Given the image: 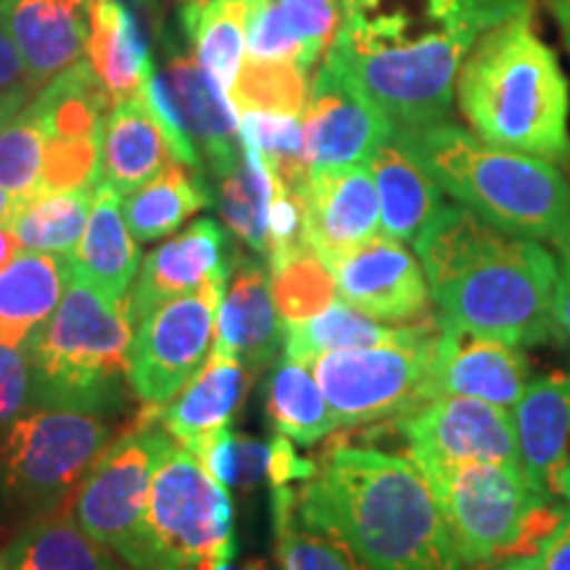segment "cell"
Wrapping results in <instances>:
<instances>
[{
	"instance_id": "1",
	"label": "cell",
	"mask_w": 570,
	"mask_h": 570,
	"mask_svg": "<svg viewBox=\"0 0 570 570\" xmlns=\"http://www.w3.org/2000/svg\"><path fill=\"white\" fill-rule=\"evenodd\" d=\"M298 515L336 533L370 570H465L431 483L415 462L333 444L296 489Z\"/></svg>"
},
{
	"instance_id": "2",
	"label": "cell",
	"mask_w": 570,
	"mask_h": 570,
	"mask_svg": "<svg viewBox=\"0 0 570 570\" xmlns=\"http://www.w3.org/2000/svg\"><path fill=\"white\" fill-rule=\"evenodd\" d=\"M458 104L481 140L547 161L570 159V90L558 56L523 13L489 30L460 69Z\"/></svg>"
},
{
	"instance_id": "3",
	"label": "cell",
	"mask_w": 570,
	"mask_h": 570,
	"mask_svg": "<svg viewBox=\"0 0 570 570\" xmlns=\"http://www.w3.org/2000/svg\"><path fill=\"white\" fill-rule=\"evenodd\" d=\"M454 202L520 238H570V185L552 161L508 151L452 122L394 132Z\"/></svg>"
},
{
	"instance_id": "4",
	"label": "cell",
	"mask_w": 570,
	"mask_h": 570,
	"mask_svg": "<svg viewBox=\"0 0 570 570\" xmlns=\"http://www.w3.org/2000/svg\"><path fill=\"white\" fill-rule=\"evenodd\" d=\"M132 333L130 294L117 298L71 273L56 312L27 341L35 404L96 415L117 407L130 365Z\"/></svg>"
},
{
	"instance_id": "5",
	"label": "cell",
	"mask_w": 570,
	"mask_h": 570,
	"mask_svg": "<svg viewBox=\"0 0 570 570\" xmlns=\"http://www.w3.org/2000/svg\"><path fill=\"white\" fill-rule=\"evenodd\" d=\"M560 269L539 240L499 233L452 281L431 291L441 327L479 333L512 346L562 338L554 317Z\"/></svg>"
},
{
	"instance_id": "6",
	"label": "cell",
	"mask_w": 570,
	"mask_h": 570,
	"mask_svg": "<svg viewBox=\"0 0 570 570\" xmlns=\"http://www.w3.org/2000/svg\"><path fill=\"white\" fill-rule=\"evenodd\" d=\"M117 439L96 412L35 407L0 428V518L71 512L77 489Z\"/></svg>"
},
{
	"instance_id": "7",
	"label": "cell",
	"mask_w": 570,
	"mask_h": 570,
	"mask_svg": "<svg viewBox=\"0 0 570 570\" xmlns=\"http://www.w3.org/2000/svg\"><path fill=\"white\" fill-rule=\"evenodd\" d=\"M161 410L142 404L92 465L71 504L77 523L132 570H167L148 529L154 470L175 441L164 431Z\"/></svg>"
},
{
	"instance_id": "8",
	"label": "cell",
	"mask_w": 570,
	"mask_h": 570,
	"mask_svg": "<svg viewBox=\"0 0 570 570\" xmlns=\"http://www.w3.org/2000/svg\"><path fill=\"white\" fill-rule=\"evenodd\" d=\"M533 13V0H344L338 51L465 56L504 21Z\"/></svg>"
},
{
	"instance_id": "9",
	"label": "cell",
	"mask_w": 570,
	"mask_h": 570,
	"mask_svg": "<svg viewBox=\"0 0 570 570\" xmlns=\"http://www.w3.org/2000/svg\"><path fill=\"white\" fill-rule=\"evenodd\" d=\"M148 529L167 570L223 566L235 560V510L223 487L194 452L173 441L154 470Z\"/></svg>"
},
{
	"instance_id": "10",
	"label": "cell",
	"mask_w": 570,
	"mask_h": 570,
	"mask_svg": "<svg viewBox=\"0 0 570 570\" xmlns=\"http://www.w3.org/2000/svg\"><path fill=\"white\" fill-rule=\"evenodd\" d=\"M465 568L515 558L531 512L547 502L520 465L468 462L423 473Z\"/></svg>"
},
{
	"instance_id": "11",
	"label": "cell",
	"mask_w": 570,
	"mask_h": 570,
	"mask_svg": "<svg viewBox=\"0 0 570 570\" xmlns=\"http://www.w3.org/2000/svg\"><path fill=\"white\" fill-rule=\"evenodd\" d=\"M439 333L410 344L344 348L315 356L309 367L338 428L404 417L431 402L428 375Z\"/></svg>"
},
{
	"instance_id": "12",
	"label": "cell",
	"mask_w": 570,
	"mask_h": 570,
	"mask_svg": "<svg viewBox=\"0 0 570 570\" xmlns=\"http://www.w3.org/2000/svg\"><path fill=\"white\" fill-rule=\"evenodd\" d=\"M227 273L214 275L202 288L175 296L135 323L127 381L148 407H167L188 386L214 344L217 309Z\"/></svg>"
},
{
	"instance_id": "13",
	"label": "cell",
	"mask_w": 570,
	"mask_h": 570,
	"mask_svg": "<svg viewBox=\"0 0 570 570\" xmlns=\"http://www.w3.org/2000/svg\"><path fill=\"white\" fill-rule=\"evenodd\" d=\"M399 428L407 441V458L423 473L468 462L520 465L512 412L483 399L436 396L404 415Z\"/></svg>"
},
{
	"instance_id": "14",
	"label": "cell",
	"mask_w": 570,
	"mask_h": 570,
	"mask_svg": "<svg viewBox=\"0 0 570 570\" xmlns=\"http://www.w3.org/2000/svg\"><path fill=\"white\" fill-rule=\"evenodd\" d=\"M302 127L309 169L367 164L396 132L386 114L327 56L312 80Z\"/></svg>"
},
{
	"instance_id": "15",
	"label": "cell",
	"mask_w": 570,
	"mask_h": 570,
	"mask_svg": "<svg viewBox=\"0 0 570 570\" xmlns=\"http://www.w3.org/2000/svg\"><path fill=\"white\" fill-rule=\"evenodd\" d=\"M338 298L383 323L407 325L431 317V285L425 269L404 244L377 235L331 265Z\"/></svg>"
},
{
	"instance_id": "16",
	"label": "cell",
	"mask_w": 570,
	"mask_h": 570,
	"mask_svg": "<svg viewBox=\"0 0 570 570\" xmlns=\"http://www.w3.org/2000/svg\"><path fill=\"white\" fill-rule=\"evenodd\" d=\"M298 198L304 238L325 265L381 235V198L370 164L312 169Z\"/></svg>"
},
{
	"instance_id": "17",
	"label": "cell",
	"mask_w": 570,
	"mask_h": 570,
	"mask_svg": "<svg viewBox=\"0 0 570 570\" xmlns=\"http://www.w3.org/2000/svg\"><path fill=\"white\" fill-rule=\"evenodd\" d=\"M531 383L518 346L479 333L441 327L431 356L428 396H470L512 410Z\"/></svg>"
},
{
	"instance_id": "18",
	"label": "cell",
	"mask_w": 570,
	"mask_h": 570,
	"mask_svg": "<svg viewBox=\"0 0 570 570\" xmlns=\"http://www.w3.org/2000/svg\"><path fill=\"white\" fill-rule=\"evenodd\" d=\"M156 82L180 132L196 148L202 167L206 161L217 177L230 173L244 151L238 109L230 101V92L214 80L194 53L173 56L164 71L156 75Z\"/></svg>"
},
{
	"instance_id": "19",
	"label": "cell",
	"mask_w": 570,
	"mask_h": 570,
	"mask_svg": "<svg viewBox=\"0 0 570 570\" xmlns=\"http://www.w3.org/2000/svg\"><path fill=\"white\" fill-rule=\"evenodd\" d=\"M92 0H0V21L42 88L88 53Z\"/></svg>"
},
{
	"instance_id": "20",
	"label": "cell",
	"mask_w": 570,
	"mask_h": 570,
	"mask_svg": "<svg viewBox=\"0 0 570 570\" xmlns=\"http://www.w3.org/2000/svg\"><path fill=\"white\" fill-rule=\"evenodd\" d=\"M267 269L262 259L235 256L214 327V352L238 356L254 375L273 362L277 344H283V323Z\"/></svg>"
},
{
	"instance_id": "21",
	"label": "cell",
	"mask_w": 570,
	"mask_h": 570,
	"mask_svg": "<svg viewBox=\"0 0 570 570\" xmlns=\"http://www.w3.org/2000/svg\"><path fill=\"white\" fill-rule=\"evenodd\" d=\"M254 373L238 356L212 352L188 386L161 410L164 431L198 460L244 407Z\"/></svg>"
},
{
	"instance_id": "22",
	"label": "cell",
	"mask_w": 570,
	"mask_h": 570,
	"mask_svg": "<svg viewBox=\"0 0 570 570\" xmlns=\"http://www.w3.org/2000/svg\"><path fill=\"white\" fill-rule=\"evenodd\" d=\"M227 269L225 230L209 217L196 219L142 259L130 291L135 323L146 320L169 298L202 288L206 281Z\"/></svg>"
},
{
	"instance_id": "23",
	"label": "cell",
	"mask_w": 570,
	"mask_h": 570,
	"mask_svg": "<svg viewBox=\"0 0 570 570\" xmlns=\"http://www.w3.org/2000/svg\"><path fill=\"white\" fill-rule=\"evenodd\" d=\"M520 465L541 494H560V473L570 462V375L533 377L512 407Z\"/></svg>"
},
{
	"instance_id": "24",
	"label": "cell",
	"mask_w": 570,
	"mask_h": 570,
	"mask_svg": "<svg viewBox=\"0 0 570 570\" xmlns=\"http://www.w3.org/2000/svg\"><path fill=\"white\" fill-rule=\"evenodd\" d=\"M88 63L111 106L140 96L154 75L140 21L125 0H92Z\"/></svg>"
},
{
	"instance_id": "25",
	"label": "cell",
	"mask_w": 570,
	"mask_h": 570,
	"mask_svg": "<svg viewBox=\"0 0 570 570\" xmlns=\"http://www.w3.org/2000/svg\"><path fill=\"white\" fill-rule=\"evenodd\" d=\"M367 164L381 198V235L399 244H415L420 230L444 206V190L396 135Z\"/></svg>"
},
{
	"instance_id": "26",
	"label": "cell",
	"mask_w": 570,
	"mask_h": 570,
	"mask_svg": "<svg viewBox=\"0 0 570 570\" xmlns=\"http://www.w3.org/2000/svg\"><path fill=\"white\" fill-rule=\"evenodd\" d=\"M441 331L439 317H425L407 325H389L356 309L344 298H336L325 312L304 320V323L283 327V352L309 365L312 360L327 352L344 348H370L386 344H410Z\"/></svg>"
},
{
	"instance_id": "27",
	"label": "cell",
	"mask_w": 570,
	"mask_h": 570,
	"mask_svg": "<svg viewBox=\"0 0 570 570\" xmlns=\"http://www.w3.org/2000/svg\"><path fill=\"white\" fill-rule=\"evenodd\" d=\"M71 273V256L21 248L0 273V341L27 344L56 312Z\"/></svg>"
},
{
	"instance_id": "28",
	"label": "cell",
	"mask_w": 570,
	"mask_h": 570,
	"mask_svg": "<svg viewBox=\"0 0 570 570\" xmlns=\"http://www.w3.org/2000/svg\"><path fill=\"white\" fill-rule=\"evenodd\" d=\"M173 159L167 135L156 122L154 111L148 109L142 92L111 106L104 125V185H109L119 196H127L154 180Z\"/></svg>"
},
{
	"instance_id": "29",
	"label": "cell",
	"mask_w": 570,
	"mask_h": 570,
	"mask_svg": "<svg viewBox=\"0 0 570 570\" xmlns=\"http://www.w3.org/2000/svg\"><path fill=\"white\" fill-rule=\"evenodd\" d=\"M75 273L106 294L122 298L140 273V252L125 223L122 202L109 185H96V198L80 246L71 256Z\"/></svg>"
},
{
	"instance_id": "30",
	"label": "cell",
	"mask_w": 570,
	"mask_h": 570,
	"mask_svg": "<svg viewBox=\"0 0 570 570\" xmlns=\"http://www.w3.org/2000/svg\"><path fill=\"white\" fill-rule=\"evenodd\" d=\"M212 204L202 169L173 159L154 180L125 196L122 214L132 238L140 244L167 238Z\"/></svg>"
},
{
	"instance_id": "31",
	"label": "cell",
	"mask_w": 570,
	"mask_h": 570,
	"mask_svg": "<svg viewBox=\"0 0 570 570\" xmlns=\"http://www.w3.org/2000/svg\"><path fill=\"white\" fill-rule=\"evenodd\" d=\"M9 570H122L114 552L98 544L71 512L27 523L3 550Z\"/></svg>"
},
{
	"instance_id": "32",
	"label": "cell",
	"mask_w": 570,
	"mask_h": 570,
	"mask_svg": "<svg viewBox=\"0 0 570 570\" xmlns=\"http://www.w3.org/2000/svg\"><path fill=\"white\" fill-rule=\"evenodd\" d=\"M265 412L277 433L306 446L338 428L312 367L288 354H283L269 373Z\"/></svg>"
},
{
	"instance_id": "33",
	"label": "cell",
	"mask_w": 570,
	"mask_h": 570,
	"mask_svg": "<svg viewBox=\"0 0 570 570\" xmlns=\"http://www.w3.org/2000/svg\"><path fill=\"white\" fill-rule=\"evenodd\" d=\"M252 6L254 0H188L183 9L194 56L227 92L244 67Z\"/></svg>"
},
{
	"instance_id": "34",
	"label": "cell",
	"mask_w": 570,
	"mask_h": 570,
	"mask_svg": "<svg viewBox=\"0 0 570 570\" xmlns=\"http://www.w3.org/2000/svg\"><path fill=\"white\" fill-rule=\"evenodd\" d=\"M273 520L281 570H370L344 539L298 515L294 487L273 489Z\"/></svg>"
},
{
	"instance_id": "35",
	"label": "cell",
	"mask_w": 570,
	"mask_h": 570,
	"mask_svg": "<svg viewBox=\"0 0 570 570\" xmlns=\"http://www.w3.org/2000/svg\"><path fill=\"white\" fill-rule=\"evenodd\" d=\"M273 196V169L265 156L252 148H244L230 173L219 177V214H223L227 230L265 259L269 252L267 214Z\"/></svg>"
},
{
	"instance_id": "36",
	"label": "cell",
	"mask_w": 570,
	"mask_h": 570,
	"mask_svg": "<svg viewBox=\"0 0 570 570\" xmlns=\"http://www.w3.org/2000/svg\"><path fill=\"white\" fill-rule=\"evenodd\" d=\"M267 267L269 288H273L283 327L304 323L336 302L338 288L331 267L315 248L306 244V238L302 244L269 256Z\"/></svg>"
},
{
	"instance_id": "37",
	"label": "cell",
	"mask_w": 570,
	"mask_h": 570,
	"mask_svg": "<svg viewBox=\"0 0 570 570\" xmlns=\"http://www.w3.org/2000/svg\"><path fill=\"white\" fill-rule=\"evenodd\" d=\"M96 188L35 196L19 204L9 227L27 252L75 256L92 209Z\"/></svg>"
},
{
	"instance_id": "38",
	"label": "cell",
	"mask_w": 570,
	"mask_h": 570,
	"mask_svg": "<svg viewBox=\"0 0 570 570\" xmlns=\"http://www.w3.org/2000/svg\"><path fill=\"white\" fill-rule=\"evenodd\" d=\"M309 71L294 61L248 59L230 88L238 111H269L302 117L309 101Z\"/></svg>"
},
{
	"instance_id": "39",
	"label": "cell",
	"mask_w": 570,
	"mask_h": 570,
	"mask_svg": "<svg viewBox=\"0 0 570 570\" xmlns=\"http://www.w3.org/2000/svg\"><path fill=\"white\" fill-rule=\"evenodd\" d=\"M46 140V122L32 98L0 127V188L9 190L19 204L38 196Z\"/></svg>"
},
{
	"instance_id": "40",
	"label": "cell",
	"mask_w": 570,
	"mask_h": 570,
	"mask_svg": "<svg viewBox=\"0 0 570 570\" xmlns=\"http://www.w3.org/2000/svg\"><path fill=\"white\" fill-rule=\"evenodd\" d=\"M104 138H48L38 196L96 188L101 183Z\"/></svg>"
},
{
	"instance_id": "41",
	"label": "cell",
	"mask_w": 570,
	"mask_h": 570,
	"mask_svg": "<svg viewBox=\"0 0 570 570\" xmlns=\"http://www.w3.org/2000/svg\"><path fill=\"white\" fill-rule=\"evenodd\" d=\"M269 452L267 441L240 436L233 428L219 433L204 452V468L223 487L235 491H252L269 481Z\"/></svg>"
},
{
	"instance_id": "42",
	"label": "cell",
	"mask_w": 570,
	"mask_h": 570,
	"mask_svg": "<svg viewBox=\"0 0 570 570\" xmlns=\"http://www.w3.org/2000/svg\"><path fill=\"white\" fill-rule=\"evenodd\" d=\"M246 56L265 61H294L306 71H312L309 63H306L304 46L296 40L294 30L285 21L277 0H254L246 30Z\"/></svg>"
},
{
	"instance_id": "43",
	"label": "cell",
	"mask_w": 570,
	"mask_h": 570,
	"mask_svg": "<svg viewBox=\"0 0 570 570\" xmlns=\"http://www.w3.org/2000/svg\"><path fill=\"white\" fill-rule=\"evenodd\" d=\"M283 17L304 46L306 63L315 69L320 56L327 53L344 21V0H277Z\"/></svg>"
},
{
	"instance_id": "44",
	"label": "cell",
	"mask_w": 570,
	"mask_h": 570,
	"mask_svg": "<svg viewBox=\"0 0 570 570\" xmlns=\"http://www.w3.org/2000/svg\"><path fill=\"white\" fill-rule=\"evenodd\" d=\"M35 407V373L27 344L0 341V428Z\"/></svg>"
},
{
	"instance_id": "45",
	"label": "cell",
	"mask_w": 570,
	"mask_h": 570,
	"mask_svg": "<svg viewBox=\"0 0 570 570\" xmlns=\"http://www.w3.org/2000/svg\"><path fill=\"white\" fill-rule=\"evenodd\" d=\"M273 452H269V483L275 487H294V483H304L317 475V460L304 458L298 452L294 439L277 436L269 441Z\"/></svg>"
},
{
	"instance_id": "46",
	"label": "cell",
	"mask_w": 570,
	"mask_h": 570,
	"mask_svg": "<svg viewBox=\"0 0 570 570\" xmlns=\"http://www.w3.org/2000/svg\"><path fill=\"white\" fill-rule=\"evenodd\" d=\"M531 570H570V512L531 558Z\"/></svg>"
},
{
	"instance_id": "47",
	"label": "cell",
	"mask_w": 570,
	"mask_h": 570,
	"mask_svg": "<svg viewBox=\"0 0 570 570\" xmlns=\"http://www.w3.org/2000/svg\"><path fill=\"white\" fill-rule=\"evenodd\" d=\"M11 88H32L38 90L27 75L24 61L13 46L9 32H6L3 21H0V90H11Z\"/></svg>"
},
{
	"instance_id": "48",
	"label": "cell",
	"mask_w": 570,
	"mask_h": 570,
	"mask_svg": "<svg viewBox=\"0 0 570 570\" xmlns=\"http://www.w3.org/2000/svg\"><path fill=\"white\" fill-rule=\"evenodd\" d=\"M554 317H558L560 336L570 341V269L562 265L558 288H554Z\"/></svg>"
},
{
	"instance_id": "49",
	"label": "cell",
	"mask_w": 570,
	"mask_h": 570,
	"mask_svg": "<svg viewBox=\"0 0 570 570\" xmlns=\"http://www.w3.org/2000/svg\"><path fill=\"white\" fill-rule=\"evenodd\" d=\"M38 90L32 88H11V90H0V127H3L13 114H19L24 109L27 104H30V98L35 96Z\"/></svg>"
},
{
	"instance_id": "50",
	"label": "cell",
	"mask_w": 570,
	"mask_h": 570,
	"mask_svg": "<svg viewBox=\"0 0 570 570\" xmlns=\"http://www.w3.org/2000/svg\"><path fill=\"white\" fill-rule=\"evenodd\" d=\"M21 252L17 235L9 225H0V273H3L6 267L11 265L13 259H17V254Z\"/></svg>"
},
{
	"instance_id": "51",
	"label": "cell",
	"mask_w": 570,
	"mask_h": 570,
	"mask_svg": "<svg viewBox=\"0 0 570 570\" xmlns=\"http://www.w3.org/2000/svg\"><path fill=\"white\" fill-rule=\"evenodd\" d=\"M550 9L552 17L558 21L562 38L568 42V51H570V0H550Z\"/></svg>"
},
{
	"instance_id": "52",
	"label": "cell",
	"mask_w": 570,
	"mask_h": 570,
	"mask_svg": "<svg viewBox=\"0 0 570 570\" xmlns=\"http://www.w3.org/2000/svg\"><path fill=\"white\" fill-rule=\"evenodd\" d=\"M468 570H531V558H504L487 562V566H475Z\"/></svg>"
},
{
	"instance_id": "53",
	"label": "cell",
	"mask_w": 570,
	"mask_h": 570,
	"mask_svg": "<svg viewBox=\"0 0 570 570\" xmlns=\"http://www.w3.org/2000/svg\"><path fill=\"white\" fill-rule=\"evenodd\" d=\"M19 209V202L13 198L9 190L0 188V225H9L13 219V214Z\"/></svg>"
},
{
	"instance_id": "54",
	"label": "cell",
	"mask_w": 570,
	"mask_h": 570,
	"mask_svg": "<svg viewBox=\"0 0 570 570\" xmlns=\"http://www.w3.org/2000/svg\"><path fill=\"white\" fill-rule=\"evenodd\" d=\"M217 570H267V566L265 560H246L240 562V566H235V560H230V562H223Z\"/></svg>"
},
{
	"instance_id": "55",
	"label": "cell",
	"mask_w": 570,
	"mask_h": 570,
	"mask_svg": "<svg viewBox=\"0 0 570 570\" xmlns=\"http://www.w3.org/2000/svg\"><path fill=\"white\" fill-rule=\"evenodd\" d=\"M560 494L568 499V504H570V462L566 468H562V473H560Z\"/></svg>"
},
{
	"instance_id": "56",
	"label": "cell",
	"mask_w": 570,
	"mask_h": 570,
	"mask_svg": "<svg viewBox=\"0 0 570 570\" xmlns=\"http://www.w3.org/2000/svg\"><path fill=\"white\" fill-rule=\"evenodd\" d=\"M560 256H562V265H566L570 269V238L566 240V244H560Z\"/></svg>"
},
{
	"instance_id": "57",
	"label": "cell",
	"mask_w": 570,
	"mask_h": 570,
	"mask_svg": "<svg viewBox=\"0 0 570 570\" xmlns=\"http://www.w3.org/2000/svg\"><path fill=\"white\" fill-rule=\"evenodd\" d=\"M219 566H194V568H188V570H217Z\"/></svg>"
},
{
	"instance_id": "58",
	"label": "cell",
	"mask_w": 570,
	"mask_h": 570,
	"mask_svg": "<svg viewBox=\"0 0 570 570\" xmlns=\"http://www.w3.org/2000/svg\"><path fill=\"white\" fill-rule=\"evenodd\" d=\"M0 570H9V568H6V560H3V554H0Z\"/></svg>"
}]
</instances>
